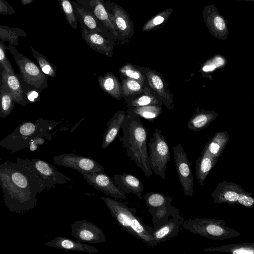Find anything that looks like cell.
Returning <instances> with one entry per match:
<instances>
[{
  "mask_svg": "<svg viewBox=\"0 0 254 254\" xmlns=\"http://www.w3.org/2000/svg\"><path fill=\"white\" fill-rule=\"evenodd\" d=\"M84 179L91 186L115 199L126 200V193L117 187L105 172L83 173Z\"/></svg>",
  "mask_w": 254,
  "mask_h": 254,
  "instance_id": "cell-13",
  "label": "cell"
},
{
  "mask_svg": "<svg viewBox=\"0 0 254 254\" xmlns=\"http://www.w3.org/2000/svg\"><path fill=\"white\" fill-rule=\"evenodd\" d=\"M217 161V160L203 152L196 160L195 177L201 186L203 185L207 176Z\"/></svg>",
  "mask_w": 254,
  "mask_h": 254,
  "instance_id": "cell-30",
  "label": "cell"
},
{
  "mask_svg": "<svg viewBox=\"0 0 254 254\" xmlns=\"http://www.w3.org/2000/svg\"><path fill=\"white\" fill-rule=\"evenodd\" d=\"M100 198L105 202L112 216L128 233L142 240L149 246H156L151 234L152 227L146 225L139 219L135 208L128 207L127 202L105 197Z\"/></svg>",
  "mask_w": 254,
  "mask_h": 254,
  "instance_id": "cell-3",
  "label": "cell"
},
{
  "mask_svg": "<svg viewBox=\"0 0 254 254\" xmlns=\"http://www.w3.org/2000/svg\"><path fill=\"white\" fill-rule=\"evenodd\" d=\"M27 34L19 28L9 27L0 25V40L7 42L10 45H18L20 37H27Z\"/></svg>",
  "mask_w": 254,
  "mask_h": 254,
  "instance_id": "cell-33",
  "label": "cell"
},
{
  "mask_svg": "<svg viewBox=\"0 0 254 254\" xmlns=\"http://www.w3.org/2000/svg\"><path fill=\"white\" fill-rule=\"evenodd\" d=\"M218 114L214 111L195 109L188 123L189 128L193 131H198L207 127L216 117Z\"/></svg>",
  "mask_w": 254,
  "mask_h": 254,
  "instance_id": "cell-27",
  "label": "cell"
},
{
  "mask_svg": "<svg viewBox=\"0 0 254 254\" xmlns=\"http://www.w3.org/2000/svg\"><path fill=\"white\" fill-rule=\"evenodd\" d=\"M203 251L229 253L233 254H254V243H237L212 247L204 249Z\"/></svg>",
  "mask_w": 254,
  "mask_h": 254,
  "instance_id": "cell-31",
  "label": "cell"
},
{
  "mask_svg": "<svg viewBox=\"0 0 254 254\" xmlns=\"http://www.w3.org/2000/svg\"><path fill=\"white\" fill-rule=\"evenodd\" d=\"M230 139L228 132H216L204 146L202 152L218 160L222 154Z\"/></svg>",
  "mask_w": 254,
  "mask_h": 254,
  "instance_id": "cell-25",
  "label": "cell"
},
{
  "mask_svg": "<svg viewBox=\"0 0 254 254\" xmlns=\"http://www.w3.org/2000/svg\"><path fill=\"white\" fill-rule=\"evenodd\" d=\"M122 128L123 135L120 138L127 156L135 162L145 175H152L149 166L147 148V132L140 117L128 108Z\"/></svg>",
  "mask_w": 254,
  "mask_h": 254,
  "instance_id": "cell-2",
  "label": "cell"
},
{
  "mask_svg": "<svg viewBox=\"0 0 254 254\" xmlns=\"http://www.w3.org/2000/svg\"><path fill=\"white\" fill-rule=\"evenodd\" d=\"M97 81L100 88L113 98L120 100L123 98L121 83L111 72L99 76Z\"/></svg>",
  "mask_w": 254,
  "mask_h": 254,
  "instance_id": "cell-26",
  "label": "cell"
},
{
  "mask_svg": "<svg viewBox=\"0 0 254 254\" xmlns=\"http://www.w3.org/2000/svg\"><path fill=\"white\" fill-rule=\"evenodd\" d=\"M72 3L74 13L81 25L89 31L100 34L109 39L106 32L91 13L85 10L77 2L73 1Z\"/></svg>",
  "mask_w": 254,
  "mask_h": 254,
  "instance_id": "cell-24",
  "label": "cell"
},
{
  "mask_svg": "<svg viewBox=\"0 0 254 254\" xmlns=\"http://www.w3.org/2000/svg\"><path fill=\"white\" fill-rule=\"evenodd\" d=\"M53 160L55 164L74 169L81 174L105 170L104 167L93 158L73 153L56 155Z\"/></svg>",
  "mask_w": 254,
  "mask_h": 254,
  "instance_id": "cell-10",
  "label": "cell"
},
{
  "mask_svg": "<svg viewBox=\"0 0 254 254\" xmlns=\"http://www.w3.org/2000/svg\"><path fill=\"white\" fill-rule=\"evenodd\" d=\"M0 84L9 92L15 103L22 106L26 105L27 102L23 93L20 79L16 73L7 72L0 64Z\"/></svg>",
  "mask_w": 254,
  "mask_h": 254,
  "instance_id": "cell-20",
  "label": "cell"
},
{
  "mask_svg": "<svg viewBox=\"0 0 254 254\" xmlns=\"http://www.w3.org/2000/svg\"><path fill=\"white\" fill-rule=\"evenodd\" d=\"M19 78L21 82L22 89L26 102L29 103L38 102L41 98L42 90L35 86L26 82L20 77Z\"/></svg>",
  "mask_w": 254,
  "mask_h": 254,
  "instance_id": "cell-41",
  "label": "cell"
},
{
  "mask_svg": "<svg viewBox=\"0 0 254 254\" xmlns=\"http://www.w3.org/2000/svg\"><path fill=\"white\" fill-rule=\"evenodd\" d=\"M8 50L13 56L18 67L20 73L16 74L19 77L41 90L48 87L47 75L42 72L38 65L19 52L14 46L9 44Z\"/></svg>",
  "mask_w": 254,
  "mask_h": 254,
  "instance_id": "cell-7",
  "label": "cell"
},
{
  "mask_svg": "<svg viewBox=\"0 0 254 254\" xmlns=\"http://www.w3.org/2000/svg\"><path fill=\"white\" fill-rule=\"evenodd\" d=\"M76 1L85 10L91 13L96 18L107 33H110L112 40L114 42L118 41L117 32L111 20L103 0H76Z\"/></svg>",
  "mask_w": 254,
  "mask_h": 254,
  "instance_id": "cell-11",
  "label": "cell"
},
{
  "mask_svg": "<svg viewBox=\"0 0 254 254\" xmlns=\"http://www.w3.org/2000/svg\"><path fill=\"white\" fill-rule=\"evenodd\" d=\"M184 221L183 217L179 214L158 227H152L151 234L155 244L164 242L176 236Z\"/></svg>",
  "mask_w": 254,
  "mask_h": 254,
  "instance_id": "cell-19",
  "label": "cell"
},
{
  "mask_svg": "<svg viewBox=\"0 0 254 254\" xmlns=\"http://www.w3.org/2000/svg\"><path fill=\"white\" fill-rule=\"evenodd\" d=\"M119 72L120 75L136 80L144 85L147 84L145 76L136 65L126 64L119 68Z\"/></svg>",
  "mask_w": 254,
  "mask_h": 254,
  "instance_id": "cell-37",
  "label": "cell"
},
{
  "mask_svg": "<svg viewBox=\"0 0 254 254\" xmlns=\"http://www.w3.org/2000/svg\"><path fill=\"white\" fill-rule=\"evenodd\" d=\"M120 77L121 79L122 95L124 98L136 96L143 91L145 85L139 81L122 75H120Z\"/></svg>",
  "mask_w": 254,
  "mask_h": 254,
  "instance_id": "cell-32",
  "label": "cell"
},
{
  "mask_svg": "<svg viewBox=\"0 0 254 254\" xmlns=\"http://www.w3.org/2000/svg\"><path fill=\"white\" fill-rule=\"evenodd\" d=\"M238 0V1H242V0H245V1H254V0Z\"/></svg>",
  "mask_w": 254,
  "mask_h": 254,
  "instance_id": "cell-47",
  "label": "cell"
},
{
  "mask_svg": "<svg viewBox=\"0 0 254 254\" xmlns=\"http://www.w3.org/2000/svg\"><path fill=\"white\" fill-rule=\"evenodd\" d=\"M71 235L83 243H100L106 241L102 230L86 220L76 221L70 224Z\"/></svg>",
  "mask_w": 254,
  "mask_h": 254,
  "instance_id": "cell-14",
  "label": "cell"
},
{
  "mask_svg": "<svg viewBox=\"0 0 254 254\" xmlns=\"http://www.w3.org/2000/svg\"><path fill=\"white\" fill-rule=\"evenodd\" d=\"M227 60L223 56L216 55L208 59L201 66L200 71L206 73L212 72L217 69L224 67Z\"/></svg>",
  "mask_w": 254,
  "mask_h": 254,
  "instance_id": "cell-40",
  "label": "cell"
},
{
  "mask_svg": "<svg viewBox=\"0 0 254 254\" xmlns=\"http://www.w3.org/2000/svg\"><path fill=\"white\" fill-rule=\"evenodd\" d=\"M31 161L36 170L44 180L47 189L54 187L57 184H67L71 181L69 178L48 162L36 158Z\"/></svg>",
  "mask_w": 254,
  "mask_h": 254,
  "instance_id": "cell-16",
  "label": "cell"
},
{
  "mask_svg": "<svg viewBox=\"0 0 254 254\" xmlns=\"http://www.w3.org/2000/svg\"><path fill=\"white\" fill-rule=\"evenodd\" d=\"M145 77L148 86L161 99L163 105L169 110L173 108V95L168 89V84L161 75L155 69L137 65Z\"/></svg>",
  "mask_w": 254,
  "mask_h": 254,
  "instance_id": "cell-12",
  "label": "cell"
},
{
  "mask_svg": "<svg viewBox=\"0 0 254 254\" xmlns=\"http://www.w3.org/2000/svg\"><path fill=\"white\" fill-rule=\"evenodd\" d=\"M50 122L40 118L35 122H22L15 129L0 141V146L12 152L28 147L29 142L39 135L49 134Z\"/></svg>",
  "mask_w": 254,
  "mask_h": 254,
  "instance_id": "cell-4",
  "label": "cell"
},
{
  "mask_svg": "<svg viewBox=\"0 0 254 254\" xmlns=\"http://www.w3.org/2000/svg\"><path fill=\"white\" fill-rule=\"evenodd\" d=\"M252 194L253 193L245 191L239 195L236 204L243 205L249 208L254 207V198Z\"/></svg>",
  "mask_w": 254,
  "mask_h": 254,
  "instance_id": "cell-44",
  "label": "cell"
},
{
  "mask_svg": "<svg viewBox=\"0 0 254 254\" xmlns=\"http://www.w3.org/2000/svg\"><path fill=\"white\" fill-rule=\"evenodd\" d=\"M202 14L206 27L214 37L222 40L227 38L229 30L227 21L213 5H207L203 9Z\"/></svg>",
  "mask_w": 254,
  "mask_h": 254,
  "instance_id": "cell-15",
  "label": "cell"
},
{
  "mask_svg": "<svg viewBox=\"0 0 254 254\" xmlns=\"http://www.w3.org/2000/svg\"><path fill=\"white\" fill-rule=\"evenodd\" d=\"M126 113L123 110H119L115 113L107 123V127L103 136L101 148H107L115 139L123 123L126 118Z\"/></svg>",
  "mask_w": 254,
  "mask_h": 254,
  "instance_id": "cell-23",
  "label": "cell"
},
{
  "mask_svg": "<svg viewBox=\"0 0 254 254\" xmlns=\"http://www.w3.org/2000/svg\"><path fill=\"white\" fill-rule=\"evenodd\" d=\"M22 5L26 6L32 3L34 0H20Z\"/></svg>",
  "mask_w": 254,
  "mask_h": 254,
  "instance_id": "cell-46",
  "label": "cell"
},
{
  "mask_svg": "<svg viewBox=\"0 0 254 254\" xmlns=\"http://www.w3.org/2000/svg\"><path fill=\"white\" fill-rule=\"evenodd\" d=\"M7 49L8 46L0 40V64L7 72L14 74L13 68L6 55Z\"/></svg>",
  "mask_w": 254,
  "mask_h": 254,
  "instance_id": "cell-43",
  "label": "cell"
},
{
  "mask_svg": "<svg viewBox=\"0 0 254 254\" xmlns=\"http://www.w3.org/2000/svg\"><path fill=\"white\" fill-rule=\"evenodd\" d=\"M45 244L50 247L69 251L87 252L90 254L96 253L99 252L96 248L85 243L75 241L69 238L58 236Z\"/></svg>",
  "mask_w": 254,
  "mask_h": 254,
  "instance_id": "cell-22",
  "label": "cell"
},
{
  "mask_svg": "<svg viewBox=\"0 0 254 254\" xmlns=\"http://www.w3.org/2000/svg\"><path fill=\"white\" fill-rule=\"evenodd\" d=\"M172 201L170 200L160 206L149 207L148 211L152 215V220L154 224L153 227L164 224L169 219V217L180 214L179 209L171 205Z\"/></svg>",
  "mask_w": 254,
  "mask_h": 254,
  "instance_id": "cell-29",
  "label": "cell"
},
{
  "mask_svg": "<svg viewBox=\"0 0 254 254\" xmlns=\"http://www.w3.org/2000/svg\"><path fill=\"white\" fill-rule=\"evenodd\" d=\"M113 181L118 188L126 194L133 193L139 198H142L144 186L142 182L135 176L124 173L114 174Z\"/></svg>",
  "mask_w": 254,
  "mask_h": 254,
  "instance_id": "cell-21",
  "label": "cell"
},
{
  "mask_svg": "<svg viewBox=\"0 0 254 254\" xmlns=\"http://www.w3.org/2000/svg\"><path fill=\"white\" fill-rule=\"evenodd\" d=\"M173 151L176 171L184 194L191 197L194 180L188 156L180 143L173 146Z\"/></svg>",
  "mask_w": 254,
  "mask_h": 254,
  "instance_id": "cell-9",
  "label": "cell"
},
{
  "mask_svg": "<svg viewBox=\"0 0 254 254\" xmlns=\"http://www.w3.org/2000/svg\"><path fill=\"white\" fill-rule=\"evenodd\" d=\"M246 190L240 185L223 181L219 183L210 195L215 203L237 204L239 195Z\"/></svg>",
  "mask_w": 254,
  "mask_h": 254,
  "instance_id": "cell-17",
  "label": "cell"
},
{
  "mask_svg": "<svg viewBox=\"0 0 254 254\" xmlns=\"http://www.w3.org/2000/svg\"><path fill=\"white\" fill-rule=\"evenodd\" d=\"M16 11L13 7L5 0H0V14L12 15Z\"/></svg>",
  "mask_w": 254,
  "mask_h": 254,
  "instance_id": "cell-45",
  "label": "cell"
},
{
  "mask_svg": "<svg viewBox=\"0 0 254 254\" xmlns=\"http://www.w3.org/2000/svg\"><path fill=\"white\" fill-rule=\"evenodd\" d=\"M128 107H140L150 105H162L161 99L146 85L143 91L136 96L124 98Z\"/></svg>",
  "mask_w": 254,
  "mask_h": 254,
  "instance_id": "cell-28",
  "label": "cell"
},
{
  "mask_svg": "<svg viewBox=\"0 0 254 254\" xmlns=\"http://www.w3.org/2000/svg\"><path fill=\"white\" fill-rule=\"evenodd\" d=\"M173 11L172 8H169L156 14L144 24L141 30L143 32H147L158 28L168 20Z\"/></svg>",
  "mask_w": 254,
  "mask_h": 254,
  "instance_id": "cell-38",
  "label": "cell"
},
{
  "mask_svg": "<svg viewBox=\"0 0 254 254\" xmlns=\"http://www.w3.org/2000/svg\"><path fill=\"white\" fill-rule=\"evenodd\" d=\"M148 146L149 166L156 175L164 180L166 178L167 165L170 160V154L168 143L160 130L155 129Z\"/></svg>",
  "mask_w": 254,
  "mask_h": 254,
  "instance_id": "cell-6",
  "label": "cell"
},
{
  "mask_svg": "<svg viewBox=\"0 0 254 254\" xmlns=\"http://www.w3.org/2000/svg\"><path fill=\"white\" fill-rule=\"evenodd\" d=\"M15 103L11 95L0 84V117L8 116L14 109Z\"/></svg>",
  "mask_w": 254,
  "mask_h": 254,
  "instance_id": "cell-34",
  "label": "cell"
},
{
  "mask_svg": "<svg viewBox=\"0 0 254 254\" xmlns=\"http://www.w3.org/2000/svg\"><path fill=\"white\" fill-rule=\"evenodd\" d=\"M81 37L87 45L94 51L111 58L113 55L115 42L107 39L105 36L88 30L81 25Z\"/></svg>",
  "mask_w": 254,
  "mask_h": 254,
  "instance_id": "cell-18",
  "label": "cell"
},
{
  "mask_svg": "<svg viewBox=\"0 0 254 254\" xmlns=\"http://www.w3.org/2000/svg\"><path fill=\"white\" fill-rule=\"evenodd\" d=\"M58 2L66 20L73 29H76L77 20L70 0H58Z\"/></svg>",
  "mask_w": 254,
  "mask_h": 254,
  "instance_id": "cell-42",
  "label": "cell"
},
{
  "mask_svg": "<svg viewBox=\"0 0 254 254\" xmlns=\"http://www.w3.org/2000/svg\"><path fill=\"white\" fill-rule=\"evenodd\" d=\"M143 198L146 206L149 208L160 206L172 200L173 197L158 192H148L144 195Z\"/></svg>",
  "mask_w": 254,
  "mask_h": 254,
  "instance_id": "cell-39",
  "label": "cell"
},
{
  "mask_svg": "<svg viewBox=\"0 0 254 254\" xmlns=\"http://www.w3.org/2000/svg\"><path fill=\"white\" fill-rule=\"evenodd\" d=\"M0 185L5 205L17 213L34 208L37 193L47 189L31 160L27 159L0 164Z\"/></svg>",
  "mask_w": 254,
  "mask_h": 254,
  "instance_id": "cell-1",
  "label": "cell"
},
{
  "mask_svg": "<svg viewBox=\"0 0 254 254\" xmlns=\"http://www.w3.org/2000/svg\"><path fill=\"white\" fill-rule=\"evenodd\" d=\"M32 53L37 61L42 72L50 77L56 76L57 67L51 63L46 57L37 51L33 47H31Z\"/></svg>",
  "mask_w": 254,
  "mask_h": 254,
  "instance_id": "cell-36",
  "label": "cell"
},
{
  "mask_svg": "<svg viewBox=\"0 0 254 254\" xmlns=\"http://www.w3.org/2000/svg\"><path fill=\"white\" fill-rule=\"evenodd\" d=\"M226 221L207 218H190L182 227L190 232L212 240H222L240 236L238 231L228 227Z\"/></svg>",
  "mask_w": 254,
  "mask_h": 254,
  "instance_id": "cell-5",
  "label": "cell"
},
{
  "mask_svg": "<svg viewBox=\"0 0 254 254\" xmlns=\"http://www.w3.org/2000/svg\"><path fill=\"white\" fill-rule=\"evenodd\" d=\"M128 108L131 109L139 117H142L150 121L157 118L163 111L162 106L158 105H150Z\"/></svg>",
  "mask_w": 254,
  "mask_h": 254,
  "instance_id": "cell-35",
  "label": "cell"
},
{
  "mask_svg": "<svg viewBox=\"0 0 254 254\" xmlns=\"http://www.w3.org/2000/svg\"><path fill=\"white\" fill-rule=\"evenodd\" d=\"M105 8L118 35V41L127 42L134 33V25L130 17L120 5L110 1L104 2Z\"/></svg>",
  "mask_w": 254,
  "mask_h": 254,
  "instance_id": "cell-8",
  "label": "cell"
}]
</instances>
